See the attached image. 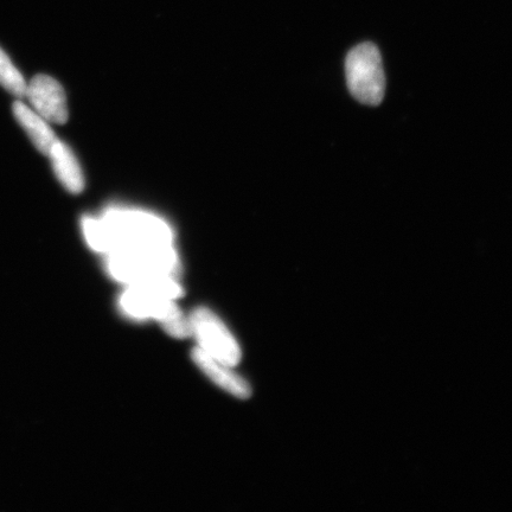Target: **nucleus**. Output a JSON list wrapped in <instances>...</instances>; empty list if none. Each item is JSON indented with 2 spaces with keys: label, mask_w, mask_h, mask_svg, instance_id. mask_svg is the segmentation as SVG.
Wrapping results in <instances>:
<instances>
[{
  "label": "nucleus",
  "mask_w": 512,
  "mask_h": 512,
  "mask_svg": "<svg viewBox=\"0 0 512 512\" xmlns=\"http://www.w3.org/2000/svg\"><path fill=\"white\" fill-rule=\"evenodd\" d=\"M345 75L352 96L364 105H380L386 93L382 57L373 43H362L349 51Z\"/></svg>",
  "instance_id": "obj_4"
},
{
  "label": "nucleus",
  "mask_w": 512,
  "mask_h": 512,
  "mask_svg": "<svg viewBox=\"0 0 512 512\" xmlns=\"http://www.w3.org/2000/svg\"><path fill=\"white\" fill-rule=\"evenodd\" d=\"M81 227L88 246L106 255L131 247L174 245L169 224L143 210L107 209L101 216L83 217Z\"/></svg>",
  "instance_id": "obj_1"
},
{
  "label": "nucleus",
  "mask_w": 512,
  "mask_h": 512,
  "mask_svg": "<svg viewBox=\"0 0 512 512\" xmlns=\"http://www.w3.org/2000/svg\"><path fill=\"white\" fill-rule=\"evenodd\" d=\"M47 156L63 188L74 195L80 194L85 188V177H83L79 160L70 147L60 139H56Z\"/></svg>",
  "instance_id": "obj_8"
},
{
  "label": "nucleus",
  "mask_w": 512,
  "mask_h": 512,
  "mask_svg": "<svg viewBox=\"0 0 512 512\" xmlns=\"http://www.w3.org/2000/svg\"><path fill=\"white\" fill-rule=\"evenodd\" d=\"M0 86L19 99L24 98L28 88L23 75L2 48H0Z\"/></svg>",
  "instance_id": "obj_10"
},
{
  "label": "nucleus",
  "mask_w": 512,
  "mask_h": 512,
  "mask_svg": "<svg viewBox=\"0 0 512 512\" xmlns=\"http://www.w3.org/2000/svg\"><path fill=\"white\" fill-rule=\"evenodd\" d=\"M107 270L126 285L142 281L177 278L179 260L174 245L139 246L107 254Z\"/></svg>",
  "instance_id": "obj_3"
},
{
  "label": "nucleus",
  "mask_w": 512,
  "mask_h": 512,
  "mask_svg": "<svg viewBox=\"0 0 512 512\" xmlns=\"http://www.w3.org/2000/svg\"><path fill=\"white\" fill-rule=\"evenodd\" d=\"M189 323L191 336L196 339L198 349L228 366H238L242 356L240 345L213 311L198 307L191 313Z\"/></svg>",
  "instance_id": "obj_5"
},
{
  "label": "nucleus",
  "mask_w": 512,
  "mask_h": 512,
  "mask_svg": "<svg viewBox=\"0 0 512 512\" xmlns=\"http://www.w3.org/2000/svg\"><path fill=\"white\" fill-rule=\"evenodd\" d=\"M25 96L32 110L49 121L63 125L68 120L67 96L60 82L48 75H37L28 85Z\"/></svg>",
  "instance_id": "obj_6"
},
{
  "label": "nucleus",
  "mask_w": 512,
  "mask_h": 512,
  "mask_svg": "<svg viewBox=\"0 0 512 512\" xmlns=\"http://www.w3.org/2000/svg\"><path fill=\"white\" fill-rule=\"evenodd\" d=\"M183 294L177 278L163 277L127 285L121 294L120 307L125 315L136 319H155L171 337L191 336L189 318L176 304Z\"/></svg>",
  "instance_id": "obj_2"
},
{
  "label": "nucleus",
  "mask_w": 512,
  "mask_h": 512,
  "mask_svg": "<svg viewBox=\"0 0 512 512\" xmlns=\"http://www.w3.org/2000/svg\"><path fill=\"white\" fill-rule=\"evenodd\" d=\"M12 110H14L18 124L28 134L32 144L43 155L47 156L51 145L57 139L54 131L51 130L49 121L35 110H32L31 107L23 104L22 101H16Z\"/></svg>",
  "instance_id": "obj_9"
},
{
  "label": "nucleus",
  "mask_w": 512,
  "mask_h": 512,
  "mask_svg": "<svg viewBox=\"0 0 512 512\" xmlns=\"http://www.w3.org/2000/svg\"><path fill=\"white\" fill-rule=\"evenodd\" d=\"M192 361L201 369L202 373L213 381L216 386L226 390L235 398L246 400L252 394V388L248 382L233 370L234 367L215 360L203 352L201 349L192 351Z\"/></svg>",
  "instance_id": "obj_7"
}]
</instances>
